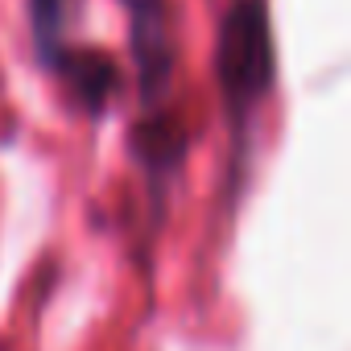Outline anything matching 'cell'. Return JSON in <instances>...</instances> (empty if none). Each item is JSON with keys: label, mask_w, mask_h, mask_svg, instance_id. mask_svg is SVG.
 <instances>
[{"label": "cell", "mask_w": 351, "mask_h": 351, "mask_svg": "<svg viewBox=\"0 0 351 351\" xmlns=\"http://www.w3.org/2000/svg\"><path fill=\"white\" fill-rule=\"evenodd\" d=\"M71 5L75 0H29V21H34V42H38V54L42 62L58 75L62 62L79 50L71 46L66 29H71Z\"/></svg>", "instance_id": "7a4b0ae2"}, {"label": "cell", "mask_w": 351, "mask_h": 351, "mask_svg": "<svg viewBox=\"0 0 351 351\" xmlns=\"http://www.w3.org/2000/svg\"><path fill=\"white\" fill-rule=\"evenodd\" d=\"M273 75H277V58H273L269 5L265 0H236L215 34V79L236 136H244L252 112L273 91Z\"/></svg>", "instance_id": "6da1fadb"}]
</instances>
